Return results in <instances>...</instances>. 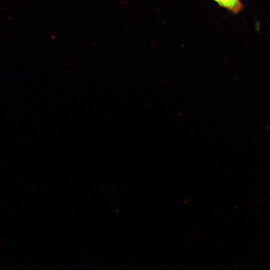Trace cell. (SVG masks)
Segmentation results:
<instances>
[{"label": "cell", "mask_w": 270, "mask_h": 270, "mask_svg": "<svg viewBox=\"0 0 270 270\" xmlns=\"http://www.w3.org/2000/svg\"><path fill=\"white\" fill-rule=\"evenodd\" d=\"M214 0L220 6L235 14H238L240 12L243 8V6L240 0Z\"/></svg>", "instance_id": "1"}]
</instances>
